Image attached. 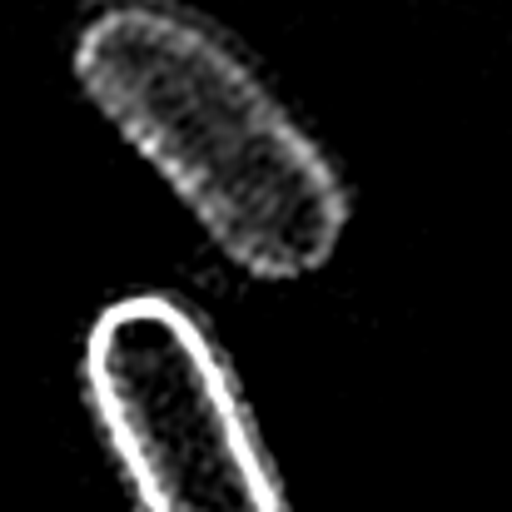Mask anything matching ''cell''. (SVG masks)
Masks as SVG:
<instances>
[{"label": "cell", "instance_id": "1", "mask_svg": "<svg viewBox=\"0 0 512 512\" xmlns=\"http://www.w3.org/2000/svg\"><path fill=\"white\" fill-rule=\"evenodd\" d=\"M70 70L249 279L299 284L339 254L348 189L329 150L199 10L95 0L75 25Z\"/></svg>", "mask_w": 512, "mask_h": 512}, {"label": "cell", "instance_id": "2", "mask_svg": "<svg viewBox=\"0 0 512 512\" xmlns=\"http://www.w3.org/2000/svg\"><path fill=\"white\" fill-rule=\"evenodd\" d=\"M80 383L140 512H294L224 348L184 299H110L85 334Z\"/></svg>", "mask_w": 512, "mask_h": 512}]
</instances>
